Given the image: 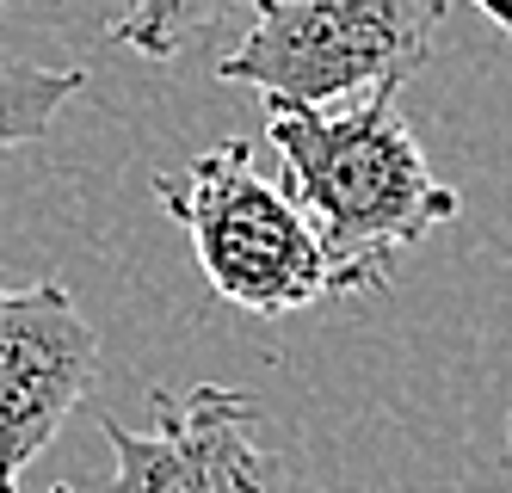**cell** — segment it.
<instances>
[{
  "label": "cell",
  "instance_id": "6da1fadb",
  "mask_svg": "<svg viewBox=\"0 0 512 493\" xmlns=\"http://www.w3.org/2000/svg\"><path fill=\"white\" fill-rule=\"evenodd\" d=\"M266 142L327 247L334 296L389 290L395 253L457 216V192L426 167L395 93H371L346 111H266Z\"/></svg>",
  "mask_w": 512,
  "mask_h": 493
},
{
  "label": "cell",
  "instance_id": "7a4b0ae2",
  "mask_svg": "<svg viewBox=\"0 0 512 493\" xmlns=\"http://www.w3.org/2000/svg\"><path fill=\"white\" fill-rule=\"evenodd\" d=\"M445 13L451 0H260L216 74L266 93V111H340V99L401 93Z\"/></svg>",
  "mask_w": 512,
  "mask_h": 493
},
{
  "label": "cell",
  "instance_id": "3957f363",
  "mask_svg": "<svg viewBox=\"0 0 512 493\" xmlns=\"http://www.w3.org/2000/svg\"><path fill=\"white\" fill-rule=\"evenodd\" d=\"M161 210L186 229L210 290L247 315H297L334 296V265L297 198L260 179L241 136L204 148L198 161L155 173Z\"/></svg>",
  "mask_w": 512,
  "mask_h": 493
},
{
  "label": "cell",
  "instance_id": "277c9868",
  "mask_svg": "<svg viewBox=\"0 0 512 493\" xmlns=\"http://www.w3.org/2000/svg\"><path fill=\"white\" fill-rule=\"evenodd\" d=\"M149 420V432L99 420L118 457L112 493H284V463L266 438V407L247 389H155Z\"/></svg>",
  "mask_w": 512,
  "mask_h": 493
},
{
  "label": "cell",
  "instance_id": "5b68a950",
  "mask_svg": "<svg viewBox=\"0 0 512 493\" xmlns=\"http://www.w3.org/2000/svg\"><path fill=\"white\" fill-rule=\"evenodd\" d=\"M99 376V333L62 278L0 272V493L56 444Z\"/></svg>",
  "mask_w": 512,
  "mask_h": 493
},
{
  "label": "cell",
  "instance_id": "8992f818",
  "mask_svg": "<svg viewBox=\"0 0 512 493\" xmlns=\"http://www.w3.org/2000/svg\"><path fill=\"white\" fill-rule=\"evenodd\" d=\"M253 13L260 0H130V13L112 25V44L136 50L149 62H179L204 44H223V37Z\"/></svg>",
  "mask_w": 512,
  "mask_h": 493
},
{
  "label": "cell",
  "instance_id": "52a82bcc",
  "mask_svg": "<svg viewBox=\"0 0 512 493\" xmlns=\"http://www.w3.org/2000/svg\"><path fill=\"white\" fill-rule=\"evenodd\" d=\"M87 87V68H44V62H0V155L44 142L56 111Z\"/></svg>",
  "mask_w": 512,
  "mask_h": 493
},
{
  "label": "cell",
  "instance_id": "ba28073f",
  "mask_svg": "<svg viewBox=\"0 0 512 493\" xmlns=\"http://www.w3.org/2000/svg\"><path fill=\"white\" fill-rule=\"evenodd\" d=\"M469 7H475V13H488V19L512 37V0H469Z\"/></svg>",
  "mask_w": 512,
  "mask_h": 493
},
{
  "label": "cell",
  "instance_id": "9c48e42d",
  "mask_svg": "<svg viewBox=\"0 0 512 493\" xmlns=\"http://www.w3.org/2000/svg\"><path fill=\"white\" fill-rule=\"evenodd\" d=\"M0 7H13V0H0Z\"/></svg>",
  "mask_w": 512,
  "mask_h": 493
},
{
  "label": "cell",
  "instance_id": "30bf717a",
  "mask_svg": "<svg viewBox=\"0 0 512 493\" xmlns=\"http://www.w3.org/2000/svg\"><path fill=\"white\" fill-rule=\"evenodd\" d=\"M56 493H68V487H56Z\"/></svg>",
  "mask_w": 512,
  "mask_h": 493
}]
</instances>
